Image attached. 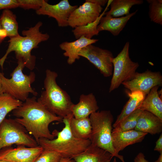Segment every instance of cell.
Listing matches in <instances>:
<instances>
[{
	"label": "cell",
	"instance_id": "1",
	"mask_svg": "<svg viewBox=\"0 0 162 162\" xmlns=\"http://www.w3.org/2000/svg\"><path fill=\"white\" fill-rule=\"evenodd\" d=\"M15 119L32 135L38 144L41 138L49 140L54 136L49 129V125L54 121L61 122L62 118L49 111L34 96L28 98L22 104L12 111Z\"/></svg>",
	"mask_w": 162,
	"mask_h": 162
},
{
	"label": "cell",
	"instance_id": "2",
	"mask_svg": "<svg viewBox=\"0 0 162 162\" xmlns=\"http://www.w3.org/2000/svg\"><path fill=\"white\" fill-rule=\"evenodd\" d=\"M42 24V22L40 21L34 26L23 30L22 33L24 36L19 35L10 38L6 52L0 58V66L2 69L8 56L12 51L14 52L16 59L22 60L26 67L31 70L34 68L36 57L31 55V52L33 49L37 48L40 43L48 40L50 38L48 34L40 31Z\"/></svg>",
	"mask_w": 162,
	"mask_h": 162
},
{
	"label": "cell",
	"instance_id": "3",
	"mask_svg": "<svg viewBox=\"0 0 162 162\" xmlns=\"http://www.w3.org/2000/svg\"><path fill=\"white\" fill-rule=\"evenodd\" d=\"M74 117L72 113L62 119L64 126L61 131L55 130L52 134L56 139L49 140L41 138L38 144L44 150L56 152L64 158H73L80 154L91 144L89 140L77 139L73 135L70 128V123Z\"/></svg>",
	"mask_w": 162,
	"mask_h": 162
},
{
	"label": "cell",
	"instance_id": "4",
	"mask_svg": "<svg viewBox=\"0 0 162 162\" xmlns=\"http://www.w3.org/2000/svg\"><path fill=\"white\" fill-rule=\"evenodd\" d=\"M57 73L49 69L46 71L44 81L45 90L37 100L49 111L62 119L72 113L73 104L68 94L57 84Z\"/></svg>",
	"mask_w": 162,
	"mask_h": 162
},
{
	"label": "cell",
	"instance_id": "5",
	"mask_svg": "<svg viewBox=\"0 0 162 162\" xmlns=\"http://www.w3.org/2000/svg\"><path fill=\"white\" fill-rule=\"evenodd\" d=\"M89 118L92 126L89 139L91 144L105 150L113 157L125 162L123 156L116 154L113 145L112 132L114 118L111 111H96L91 114Z\"/></svg>",
	"mask_w": 162,
	"mask_h": 162
},
{
	"label": "cell",
	"instance_id": "6",
	"mask_svg": "<svg viewBox=\"0 0 162 162\" xmlns=\"http://www.w3.org/2000/svg\"><path fill=\"white\" fill-rule=\"evenodd\" d=\"M25 67L23 61L18 60V65L10 74V79L6 78L0 72L3 93L8 94L22 102L28 98L29 93L35 96L38 94L31 86L35 80V74L31 72L29 75L24 74L22 70Z\"/></svg>",
	"mask_w": 162,
	"mask_h": 162
},
{
	"label": "cell",
	"instance_id": "7",
	"mask_svg": "<svg viewBox=\"0 0 162 162\" xmlns=\"http://www.w3.org/2000/svg\"><path fill=\"white\" fill-rule=\"evenodd\" d=\"M15 119L5 118L0 124V150L13 145L28 147L38 145L35 139Z\"/></svg>",
	"mask_w": 162,
	"mask_h": 162
},
{
	"label": "cell",
	"instance_id": "8",
	"mask_svg": "<svg viewBox=\"0 0 162 162\" xmlns=\"http://www.w3.org/2000/svg\"><path fill=\"white\" fill-rule=\"evenodd\" d=\"M129 47V42H127L121 52L113 59V71L109 92L118 88L124 82L130 80L139 66L137 62H133L130 58Z\"/></svg>",
	"mask_w": 162,
	"mask_h": 162
},
{
	"label": "cell",
	"instance_id": "9",
	"mask_svg": "<svg viewBox=\"0 0 162 162\" xmlns=\"http://www.w3.org/2000/svg\"><path fill=\"white\" fill-rule=\"evenodd\" d=\"M79 55L88 60L104 76L108 77L112 75V61L114 57L110 50L91 44L82 48L79 53Z\"/></svg>",
	"mask_w": 162,
	"mask_h": 162
},
{
	"label": "cell",
	"instance_id": "10",
	"mask_svg": "<svg viewBox=\"0 0 162 162\" xmlns=\"http://www.w3.org/2000/svg\"><path fill=\"white\" fill-rule=\"evenodd\" d=\"M122 84L130 91H140L146 95L153 87L162 86V75L160 72L148 70L141 73L136 72L130 80Z\"/></svg>",
	"mask_w": 162,
	"mask_h": 162
},
{
	"label": "cell",
	"instance_id": "11",
	"mask_svg": "<svg viewBox=\"0 0 162 162\" xmlns=\"http://www.w3.org/2000/svg\"><path fill=\"white\" fill-rule=\"evenodd\" d=\"M102 10L101 6L86 0L71 14L68 20V26L74 28L92 23L99 17Z\"/></svg>",
	"mask_w": 162,
	"mask_h": 162
},
{
	"label": "cell",
	"instance_id": "12",
	"mask_svg": "<svg viewBox=\"0 0 162 162\" xmlns=\"http://www.w3.org/2000/svg\"><path fill=\"white\" fill-rule=\"evenodd\" d=\"M77 5H71L68 0H62L54 5L43 0L41 7L36 10L38 15H46L54 18L60 27L68 26V20L71 14Z\"/></svg>",
	"mask_w": 162,
	"mask_h": 162
},
{
	"label": "cell",
	"instance_id": "13",
	"mask_svg": "<svg viewBox=\"0 0 162 162\" xmlns=\"http://www.w3.org/2000/svg\"><path fill=\"white\" fill-rule=\"evenodd\" d=\"M44 150L40 146L32 147L17 145L14 148L11 146L0 150V160L11 162H35Z\"/></svg>",
	"mask_w": 162,
	"mask_h": 162
},
{
	"label": "cell",
	"instance_id": "14",
	"mask_svg": "<svg viewBox=\"0 0 162 162\" xmlns=\"http://www.w3.org/2000/svg\"><path fill=\"white\" fill-rule=\"evenodd\" d=\"M148 134L135 129L129 130L112 132L113 145L116 154L128 146L141 142Z\"/></svg>",
	"mask_w": 162,
	"mask_h": 162
},
{
	"label": "cell",
	"instance_id": "15",
	"mask_svg": "<svg viewBox=\"0 0 162 162\" xmlns=\"http://www.w3.org/2000/svg\"><path fill=\"white\" fill-rule=\"evenodd\" d=\"M99 108L95 96L93 93H90L81 94L79 102L73 105L71 112L75 118L81 119L89 117Z\"/></svg>",
	"mask_w": 162,
	"mask_h": 162
},
{
	"label": "cell",
	"instance_id": "16",
	"mask_svg": "<svg viewBox=\"0 0 162 162\" xmlns=\"http://www.w3.org/2000/svg\"><path fill=\"white\" fill-rule=\"evenodd\" d=\"M98 40V39H89L82 36L73 41L62 42L59 46L60 49L64 51L63 53L64 56L68 57V63L72 64L76 60L80 58L79 53L82 48L87 45L93 44Z\"/></svg>",
	"mask_w": 162,
	"mask_h": 162
},
{
	"label": "cell",
	"instance_id": "17",
	"mask_svg": "<svg viewBox=\"0 0 162 162\" xmlns=\"http://www.w3.org/2000/svg\"><path fill=\"white\" fill-rule=\"evenodd\" d=\"M137 11L136 10L128 15L119 17H113L108 15L102 16L97 26V30L99 32L106 31L110 32L114 36H118L123 30L129 20L136 14Z\"/></svg>",
	"mask_w": 162,
	"mask_h": 162
},
{
	"label": "cell",
	"instance_id": "18",
	"mask_svg": "<svg viewBox=\"0 0 162 162\" xmlns=\"http://www.w3.org/2000/svg\"><path fill=\"white\" fill-rule=\"evenodd\" d=\"M134 129L152 135L159 134L162 131V120L150 112L143 111Z\"/></svg>",
	"mask_w": 162,
	"mask_h": 162
},
{
	"label": "cell",
	"instance_id": "19",
	"mask_svg": "<svg viewBox=\"0 0 162 162\" xmlns=\"http://www.w3.org/2000/svg\"><path fill=\"white\" fill-rule=\"evenodd\" d=\"M113 157L107 151L92 144L73 158L75 162H110Z\"/></svg>",
	"mask_w": 162,
	"mask_h": 162
},
{
	"label": "cell",
	"instance_id": "20",
	"mask_svg": "<svg viewBox=\"0 0 162 162\" xmlns=\"http://www.w3.org/2000/svg\"><path fill=\"white\" fill-rule=\"evenodd\" d=\"M129 99L124 106L121 113L112 124L115 128L128 116L139 108L146 95L139 91L127 92Z\"/></svg>",
	"mask_w": 162,
	"mask_h": 162
},
{
	"label": "cell",
	"instance_id": "21",
	"mask_svg": "<svg viewBox=\"0 0 162 162\" xmlns=\"http://www.w3.org/2000/svg\"><path fill=\"white\" fill-rule=\"evenodd\" d=\"M159 87L156 86L151 89L139 108L151 113L162 120V101L158 91Z\"/></svg>",
	"mask_w": 162,
	"mask_h": 162
},
{
	"label": "cell",
	"instance_id": "22",
	"mask_svg": "<svg viewBox=\"0 0 162 162\" xmlns=\"http://www.w3.org/2000/svg\"><path fill=\"white\" fill-rule=\"evenodd\" d=\"M143 3L142 0H111L110 9L104 14L115 17L124 16L130 14V9L133 6L141 4Z\"/></svg>",
	"mask_w": 162,
	"mask_h": 162
},
{
	"label": "cell",
	"instance_id": "23",
	"mask_svg": "<svg viewBox=\"0 0 162 162\" xmlns=\"http://www.w3.org/2000/svg\"><path fill=\"white\" fill-rule=\"evenodd\" d=\"M71 132L76 138L89 140L92 132V126L89 117L77 119L73 117L70 123Z\"/></svg>",
	"mask_w": 162,
	"mask_h": 162
},
{
	"label": "cell",
	"instance_id": "24",
	"mask_svg": "<svg viewBox=\"0 0 162 162\" xmlns=\"http://www.w3.org/2000/svg\"><path fill=\"white\" fill-rule=\"evenodd\" d=\"M1 24L7 37L9 38L20 35L18 32V25L16 15L9 9H4L0 17Z\"/></svg>",
	"mask_w": 162,
	"mask_h": 162
},
{
	"label": "cell",
	"instance_id": "25",
	"mask_svg": "<svg viewBox=\"0 0 162 162\" xmlns=\"http://www.w3.org/2000/svg\"><path fill=\"white\" fill-rule=\"evenodd\" d=\"M22 102L6 93L0 94V124L7 114L20 106Z\"/></svg>",
	"mask_w": 162,
	"mask_h": 162
},
{
	"label": "cell",
	"instance_id": "26",
	"mask_svg": "<svg viewBox=\"0 0 162 162\" xmlns=\"http://www.w3.org/2000/svg\"><path fill=\"white\" fill-rule=\"evenodd\" d=\"M105 13L100 14L99 17L95 21L86 25L76 27L73 30L72 32L76 38L78 39L82 36L91 39L95 35H99V32L97 27L101 17Z\"/></svg>",
	"mask_w": 162,
	"mask_h": 162
},
{
	"label": "cell",
	"instance_id": "27",
	"mask_svg": "<svg viewBox=\"0 0 162 162\" xmlns=\"http://www.w3.org/2000/svg\"><path fill=\"white\" fill-rule=\"evenodd\" d=\"M143 111L138 108L121 122L112 130V132H121L134 129L136 126L138 118Z\"/></svg>",
	"mask_w": 162,
	"mask_h": 162
},
{
	"label": "cell",
	"instance_id": "28",
	"mask_svg": "<svg viewBox=\"0 0 162 162\" xmlns=\"http://www.w3.org/2000/svg\"><path fill=\"white\" fill-rule=\"evenodd\" d=\"M149 4L148 16L151 21L162 25V0H147Z\"/></svg>",
	"mask_w": 162,
	"mask_h": 162
},
{
	"label": "cell",
	"instance_id": "29",
	"mask_svg": "<svg viewBox=\"0 0 162 162\" xmlns=\"http://www.w3.org/2000/svg\"><path fill=\"white\" fill-rule=\"evenodd\" d=\"M62 158L56 152L44 149L35 162H58Z\"/></svg>",
	"mask_w": 162,
	"mask_h": 162
},
{
	"label": "cell",
	"instance_id": "30",
	"mask_svg": "<svg viewBox=\"0 0 162 162\" xmlns=\"http://www.w3.org/2000/svg\"><path fill=\"white\" fill-rule=\"evenodd\" d=\"M20 6L25 9L38 10L42 6L43 0H19Z\"/></svg>",
	"mask_w": 162,
	"mask_h": 162
},
{
	"label": "cell",
	"instance_id": "31",
	"mask_svg": "<svg viewBox=\"0 0 162 162\" xmlns=\"http://www.w3.org/2000/svg\"><path fill=\"white\" fill-rule=\"evenodd\" d=\"M19 0H0V10L19 7Z\"/></svg>",
	"mask_w": 162,
	"mask_h": 162
},
{
	"label": "cell",
	"instance_id": "32",
	"mask_svg": "<svg viewBox=\"0 0 162 162\" xmlns=\"http://www.w3.org/2000/svg\"><path fill=\"white\" fill-rule=\"evenodd\" d=\"M154 151L158 152L160 153L162 152V134L161 133L159 138L156 142V145L154 148Z\"/></svg>",
	"mask_w": 162,
	"mask_h": 162
},
{
	"label": "cell",
	"instance_id": "33",
	"mask_svg": "<svg viewBox=\"0 0 162 162\" xmlns=\"http://www.w3.org/2000/svg\"><path fill=\"white\" fill-rule=\"evenodd\" d=\"M134 162H148V161L146 159L144 154L140 152L135 158Z\"/></svg>",
	"mask_w": 162,
	"mask_h": 162
},
{
	"label": "cell",
	"instance_id": "34",
	"mask_svg": "<svg viewBox=\"0 0 162 162\" xmlns=\"http://www.w3.org/2000/svg\"><path fill=\"white\" fill-rule=\"evenodd\" d=\"M6 37V33L2 28L0 20V44Z\"/></svg>",
	"mask_w": 162,
	"mask_h": 162
},
{
	"label": "cell",
	"instance_id": "35",
	"mask_svg": "<svg viewBox=\"0 0 162 162\" xmlns=\"http://www.w3.org/2000/svg\"><path fill=\"white\" fill-rule=\"evenodd\" d=\"M90 2L98 4L102 7L104 6L108 2L107 0H89Z\"/></svg>",
	"mask_w": 162,
	"mask_h": 162
},
{
	"label": "cell",
	"instance_id": "36",
	"mask_svg": "<svg viewBox=\"0 0 162 162\" xmlns=\"http://www.w3.org/2000/svg\"><path fill=\"white\" fill-rule=\"evenodd\" d=\"M58 162H75L73 158L62 157Z\"/></svg>",
	"mask_w": 162,
	"mask_h": 162
},
{
	"label": "cell",
	"instance_id": "37",
	"mask_svg": "<svg viewBox=\"0 0 162 162\" xmlns=\"http://www.w3.org/2000/svg\"><path fill=\"white\" fill-rule=\"evenodd\" d=\"M158 159L153 162H162V152H161Z\"/></svg>",
	"mask_w": 162,
	"mask_h": 162
},
{
	"label": "cell",
	"instance_id": "38",
	"mask_svg": "<svg viewBox=\"0 0 162 162\" xmlns=\"http://www.w3.org/2000/svg\"><path fill=\"white\" fill-rule=\"evenodd\" d=\"M3 93L2 90L1 79L0 77V94Z\"/></svg>",
	"mask_w": 162,
	"mask_h": 162
},
{
	"label": "cell",
	"instance_id": "39",
	"mask_svg": "<svg viewBox=\"0 0 162 162\" xmlns=\"http://www.w3.org/2000/svg\"><path fill=\"white\" fill-rule=\"evenodd\" d=\"M0 162H11L0 160Z\"/></svg>",
	"mask_w": 162,
	"mask_h": 162
},
{
	"label": "cell",
	"instance_id": "40",
	"mask_svg": "<svg viewBox=\"0 0 162 162\" xmlns=\"http://www.w3.org/2000/svg\"><path fill=\"white\" fill-rule=\"evenodd\" d=\"M112 162H117L116 158H114Z\"/></svg>",
	"mask_w": 162,
	"mask_h": 162
}]
</instances>
